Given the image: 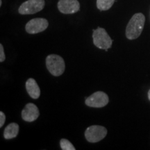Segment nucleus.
<instances>
[{
  "label": "nucleus",
  "mask_w": 150,
  "mask_h": 150,
  "mask_svg": "<svg viewBox=\"0 0 150 150\" xmlns=\"http://www.w3.org/2000/svg\"><path fill=\"white\" fill-rule=\"evenodd\" d=\"M49 26L47 20L45 18H34L29 21L25 26L26 31L29 34L42 32Z\"/></svg>",
  "instance_id": "nucleus-7"
},
{
  "label": "nucleus",
  "mask_w": 150,
  "mask_h": 150,
  "mask_svg": "<svg viewBox=\"0 0 150 150\" xmlns=\"http://www.w3.org/2000/svg\"><path fill=\"white\" fill-rule=\"evenodd\" d=\"M115 0H97V7L99 11H107L111 8Z\"/></svg>",
  "instance_id": "nucleus-12"
},
{
  "label": "nucleus",
  "mask_w": 150,
  "mask_h": 150,
  "mask_svg": "<svg viewBox=\"0 0 150 150\" xmlns=\"http://www.w3.org/2000/svg\"><path fill=\"white\" fill-rule=\"evenodd\" d=\"M40 115L38 108L33 103H29L22 110V118L24 121L31 122L36 120Z\"/></svg>",
  "instance_id": "nucleus-9"
},
{
  "label": "nucleus",
  "mask_w": 150,
  "mask_h": 150,
  "mask_svg": "<svg viewBox=\"0 0 150 150\" xmlns=\"http://www.w3.org/2000/svg\"><path fill=\"white\" fill-rule=\"evenodd\" d=\"M108 95L102 91H97L86 98V104L92 108H102L108 104Z\"/></svg>",
  "instance_id": "nucleus-6"
},
{
  "label": "nucleus",
  "mask_w": 150,
  "mask_h": 150,
  "mask_svg": "<svg viewBox=\"0 0 150 150\" xmlns=\"http://www.w3.org/2000/svg\"><path fill=\"white\" fill-rule=\"evenodd\" d=\"M47 70L54 76H59L63 74L65 69V61L63 58L56 54H50L46 58Z\"/></svg>",
  "instance_id": "nucleus-2"
},
{
  "label": "nucleus",
  "mask_w": 150,
  "mask_h": 150,
  "mask_svg": "<svg viewBox=\"0 0 150 150\" xmlns=\"http://www.w3.org/2000/svg\"><path fill=\"white\" fill-rule=\"evenodd\" d=\"M6 121L5 114L2 111L0 112V127H2Z\"/></svg>",
  "instance_id": "nucleus-15"
},
{
  "label": "nucleus",
  "mask_w": 150,
  "mask_h": 150,
  "mask_svg": "<svg viewBox=\"0 0 150 150\" xmlns=\"http://www.w3.org/2000/svg\"><path fill=\"white\" fill-rule=\"evenodd\" d=\"M26 89L32 99H38L40 95V89L34 79L30 78L26 82Z\"/></svg>",
  "instance_id": "nucleus-10"
},
{
  "label": "nucleus",
  "mask_w": 150,
  "mask_h": 150,
  "mask_svg": "<svg viewBox=\"0 0 150 150\" xmlns=\"http://www.w3.org/2000/svg\"><path fill=\"white\" fill-rule=\"evenodd\" d=\"M148 99H149V100L150 101V90L148 92Z\"/></svg>",
  "instance_id": "nucleus-16"
},
{
  "label": "nucleus",
  "mask_w": 150,
  "mask_h": 150,
  "mask_svg": "<svg viewBox=\"0 0 150 150\" xmlns=\"http://www.w3.org/2000/svg\"><path fill=\"white\" fill-rule=\"evenodd\" d=\"M107 135V129L100 125H92L85 131V137L89 142H97Z\"/></svg>",
  "instance_id": "nucleus-5"
},
{
  "label": "nucleus",
  "mask_w": 150,
  "mask_h": 150,
  "mask_svg": "<svg viewBox=\"0 0 150 150\" xmlns=\"http://www.w3.org/2000/svg\"><path fill=\"white\" fill-rule=\"evenodd\" d=\"M1 4H2V1H1V0H0V6H1Z\"/></svg>",
  "instance_id": "nucleus-17"
},
{
  "label": "nucleus",
  "mask_w": 150,
  "mask_h": 150,
  "mask_svg": "<svg viewBox=\"0 0 150 150\" xmlns=\"http://www.w3.org/2000/svg\"><path fill=\"white\" fill-rule=\"evenodd\" d=\"M19 125L17 123L13 122L6 127L4 131V137L5 139L10 140L16 138L19 133Z\"/></svg>",
  "instance_id": "nucleus-11"
},
{
  "label": "nucleus",
  "mask_w": 150,
  "mask_h": 150,
  "mask_svg": "<svg viewBox=\"0 0 150 150\" xmlns=\"http://www.w3.org/2000/svg\"><path fill=\"white\" fill-rule=\"evenodd\" d=\"M145 17L141 13H136L129 20L126 28V36L129 40L138 38L141 34L145 25Z\"/></svg>",
  "instance_id": "nucleus-1"
},
{
  "label": "nucleus",
  "mask_w": 150,
  "mask_h": 150,
  "mask_svg": "<svg viewBox=\"0 0 150 150\" xmlns=\"http://www.w3.org/2000/svg\"><path fill=\"white\" fill-rule=\"evenodd\" d=\"M45 4V0H28L22 4L18 11L21 15L35 14L42 11Z\"/></svg>",
  "instance_id": "nucleus-4"
},
{
  "label": "nucleus",
  "mask_w": 150,
  "mask_h": 150,
  "mask_svg": "<svg viewBox=\"0 0 150 150\" xmlns=\"http://www.w3.org/2000/svg\"><path fill=\"white\" fill-rule=\"evenodd\" d=\"M6 56L4 54V47L2 44H0V62L2 63L5 61Z\"/></svg>",
  "instance_id": "nucleus-14"
},
{
  "label": "nucleus",
  "mask_w": 150,
  "mask_h": 150,
  "mask_svg": "<svg viewBox=\"0 0 150 150\" xmlns=\"http://www.w3.org/2000/svg\"><path fill=\"white\" fill-rule=\"evenodd\" d=\"M93 39L94 45L97 48L106 50L111 47L112 40L104 28L98 27L94 30Z\"/></svg>",
  "instance_id": "nucleus-3"
},
{
  "label": "nucleus",
  "mask_w": 150,
  "mask_h": 150,
  "mask_svg": "<svg viewBox=\"0 0 150 150\" xmlns=\"http://www.w3.org/2000/svg\"><path fill=\"white\" fill-rule=\"evenodd\" d=\"M58 8L63 14H73L80 9V4L77 0H59Z\"/></svg>",
  "instance_id": "nucleus-8"
},
{
  "label": "nucleus",
  "mask_w": 150,
  "mask_h": 150,
  "mask_svg": "<svg viewBox=\"0 0 150 150\" xmlns=\"http://www.w3.org/2000/svg\"><path fill=\"white\" fill-rule=\"evenodd\" d=\"M60 146L63 150H75V147L68 140L63 138L60 140Z\"/></svg>",
  "instance_id": "nucleus-13"
}]
</instances>
